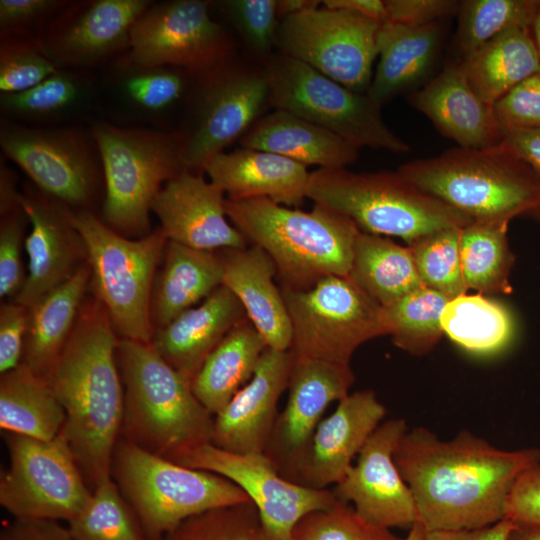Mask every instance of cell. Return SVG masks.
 Segmentation results:
<instances>
[{"instance_id":"1","label":"cell","mask_w":540,"mask_h":540,"mask_svg":"<svg viewBox=\"0 0 540 540\" xmlns=\"http://www.w3.org/2000/svg\"><path fill=\"white\" fill-rule=\"evenodd\" d=\"M394 458L428 532L483 528L504 519L514 482L540 463V450H501L467 431L443 441L415 428L403 435Z\"/></svg>"},{"instance_id":"2","label":"cell","mask_w":540,"mask_h":540,"mask_svg":"<svg viewBox=\"0 0 540 540\" xmlns=\"http://www.w3.org/2000/svg\"><path fill=\"white\" fill-rule=\"evenodd\" d=\"M119 339L97 300L83 303L61 353L43 376L65 411L60 434L93 491L111 477L123 415Z\"/></svg>"},{"instance_id":"3","label":"cell","mask_w":540,"mask_h":540,"mask_svg":"<svg viewBox=\"0 0 540 540\" xmlns=\"http://www.w3.org/2000/svg\"><path fill=\"white\" fill-rule=\"evenodd\" d=\"M226 214L249 244L269 255L282 288L305 290L328 276L350 273L360 230L330 208L314 204L302 211L268 198H226Z\"/></svg>"},{"instance_id":"4","label":"cell","mask_w":540,"mask_h":540,"mask_svg":"<svg viewBox=\"0 0 540 540\" xmlns=\"http://www.w3.org/2000/svg\"><path fill=\"white\" fill-rule=\"evenodd\" d=\"M117 362L123 384L120 437L167 459L210 442L214 415L151 343L119 339Z\"/></svg>"},{"instance_id":"5","label":"cell","mask_w":540,"mask_h":540,"mask_svg":"<svg viewBox=\"0 0 540 540\" xmlns=\"http://www.w3.org/2000/svg\"><path fill=\"white\" fill-rule=\"evenodd\" d=\"M414 186L472 219H503L540 208V177L503 140L484 148H452L401 165Z\"/></svg>"},{"instance_id":"6","label":"cell","mask_w":540,"mask_h":540,"mask_svg":"<svg viewBox=\"0 0 540 540\" xmlns=\"http://www.w3.org/2000/svg\"><path fill=\"white\" fill-rule=\"evenodd\" d=\"M307 198L348 217L362 232L400 237L408 245L474 220L423 192L398 170L356 173L318 168L310 173Z\"/></svg>"},{"instance_id":"7","label":"cell","mask_w":540,"mask_h":540,"mask_svg":"<svg viewBox=\"0 0 540 540\" xmlns=\"http://www.w3.org/2000/svg\"><path fill=\"white\" fill-rule=\"evenodd\" d=\"M111 477L135 512L147 540L163 538L205 511L251 502L227 478L190 468L119 437Z\"/></svg>"},{"instance_id":"8","label":"cell","mask_w":540,"mask_h":540,"mask_svg":"<svg viewBox=\"0 0 540 540\" xmlns=\"http://www.w3.org/2000/svg\"><path fill=\"white\" fill-rule=\"evenodd\" d=\"M91 270L90 286L121 339L150 343L154 334L151 297L156 269L168 239L158 228L129 239L88 210L71 211Z\"/></svg>"},{"instance_id":"9","label":"cell","mask_w":540,"mask_h":540,"mask_svg":"<svg viewBox=\"0 0 540 540\" xmlns=\"http://www.w3.org/2000/svg\"><path fill=\"white\" fill-rule=\"evenodd\" d=\"M92 136L105 182V223L120 234H145L157 194L186 169L185 135L98 124Z\"/></svg>"},{"instance_id":"10","label":"cell","mask_w":540,"mask_h":540,"mask_svg":"<svg viewBox=\"0 0 540 540\" xmlns=\"http://www.w3.org/2000/svg\"><path fill=\"white\" fill-rule=\"evenodd\" d=\"M269 105L316 124L357 148L405 153L409 145L385 123L381 106L311 66L281 54L264 69Z\"/></svg>"},{"instance_id":"11","label":"cell","mask_w":540,"mask_h":540,"mask_svg":"<svg viewBox=\"0 0 540 540\" xmlns=\"http://www.w3.org/2000/svg\"><path fill=\"white\" fill-rule=\"evenodd\" d=\"M281 288L292 329V358L350 364L363 343L387 335L383 307L348 276L305 290Z\"/></svg>"},{"instance_id":"12","label":"cell","mask_w":540,"mask_h":540,"mask_svg":"<svg viewBox=\"0 0 540 540\" xmlns=\"http://www.w3.org/2000/svg\"><path fill=\"white\" fill-rule=\"evenodd\" d=\"M9 453L0 478V504L14 518L74 519L90 502L74 455L59 434L51 440L3 432Z\"/></svg>"},{"instance_id":"13","label":"cell","mask_w":540,"mask_h":540,"mask_svg":"<svg viewBox=\"0 0 540 540\" xmlns=\"http://www.w3.org/2000/svg\"><path fill=\"white\" fill-rule=\"evenodd\" d=\"M382 23L342 9L313 8L281 19L277 45L345 87L366 93Z\"/></svg>"},{"instance_id":"14","label":"cell","mask_w":540,"mask_h":540,"mask_svg":"<svg viewBox=\"0 0 540 540\" xmlns=\"http://www.w3.org/2000/svg\"><path fill=\"white\" fill-rule=\"evenodd\" d=\"M129 47L132 68L168 67L203 78L228 63L233 45L207 2L174 0L147 8L131 29Z\"/></svg>"},{"instance_id":"15","label":"cell","mask_w":540,"mask_h":540,"mask_svg":"<svg viewBox=\"0 0 540 540\" xmlns=\"http://www.w3.org/2000/svg\"><path fill=\"white\" fill-rule=\"evenodd\" d=\"M169 460L221 475L240 487L257 509L266 540H291L303 517L339 500L333 489H315L286 479L264 453L237 454L207 442Z\"/></svg>"},{"instance_id":"16","label":"cell","mask_w":540,"mask_h":540,"mask_svg":"<svg viewBox=\"0 0 540 540\" xmlns=\"http://www.w3.org/2000/svg\"><path fill=\"white\" fill-rule=\"evenodd\" d=\"M201 79L195 124L184 143L185 167L199 173L261 118L270 93L264 70L233 68L227 63Z\"/></svg>"},{"instance_id":"17","label":"cell","mask_w":540,"mask_h":540,"mask_svg":"<svg viewBox=\"0 0 540 540\" xmlns=\"http://www.w3.org/2000/svg\"><path fill=\"white\" fill-rule=\"evenodd\" d=\"M0 145L49 197L71 206H85L91 200L98 176L97 146L82 134L3 122Z\"/></svg>"},{"instance_id":"18","label":"cell","mask_w":540,"mask_h":540,"mask_svg":"<svg viewBox=\"0 0 540 540\" xmlns=\"http://www.w3.org/2000/svg\"><path fill=\"white\" fill-rule=\"evenodd\" d=\"M292 360L287 403L277 415L264 454L283 477L295 482L324 411L349 394L355 376L350 364Z\"/></svg>"},{"instance_id":"19","label":"cell","mask_w":540,"mask_h":540,"mask_svg":"<svg viewBox=\"0 0 540 540\" xmlns=\"http://www.w3.org/2000/svg\"><path fill=\"white\" fill-rule=\"evenodd\" d=\"M406 431L402 419L381 423L359 452L356 464L333 489L340 501L352 502L365 520L387 529L411 528L418 522L413 493L394 458Z\"/></svg>"},{"instance_id":"20","label":"cell","mask_w":540,"mask_h":540,"mask_svg":"<svg viewBox=\"0 0 540 540\" xmlns=\"http://www.w3.org/2000/svg\"><path fill=\"white\" fill-rule=\"evenodd\" d=\"M152 212L168 241L205 251L249 245L228 222L225 193L199 172L185 169L169 180L157 194Z\"/></svg>"},{"instance_id":"21","label":"cell","mask_w":540,"mask_h":540,"mask_svg":"<svg viewBox=\"0 0 540 540\" xmlns=\"http://www.w3.org/2000/svg\"><path fill=\"white\" fill-rule=\"evenodd\" d=\"M20 204L31 230L24 240L28 273L14 301L29 308L85 264L87 252L64 204L31 195H21Z\"/></svg>"},{"instance_id":"22","label":"cell","mask_w":540,"mask_h":540,"mask_svg":"<svg viewBox=\"0 0 540 540\" xmlns=\"http://www.w3.org/2000/svg\"><path fill=\"white\" fill-rule=\"evenodd\" d=\"M292 361L289 350L263 352L249 382L214 415L211 444L237 454L264 453Z\"/></svg>"},{"instance_id":"23","label":"cell","mask_w":540,"mask_h":540,"mask_svg":"<svg viewBox=\"0 0 540 540\" xmlns=\"http://www.w3.org/2000/svg\"><path fill=\"white\" fill-rule=\"evenodd\" d=\"M385 413L373 391L349 393L318 424L295 482L315 489L338 484Z\"/></svg>"},{"instance_id":"24","label":"cell","mask_w":540,"mask_h":540,"mask_svg":"<svg viewBox=\"0 0 540 540\" xmlns=\"http://www.w3.org/2000/svg\"><path fill=\"white\" fill-rule=\"evenodd\" d=\"M446 137L462 148H484L502 140L494 106L471 88L461 61H449L437 76L407 96Z\"/></svg>"},{"instance_id":"25","label":"cell","mask_w":540,"mask_h":540,"mask_svg":"<svg viewBox=\"0 0 540 540\" xmlns=\"http://www.w3.org/2000/svg\"><path fill=\"white\" fill-rule=\"evenodd\" d=\"M217 253L222 285L239 300L267 346L288 351L292 342L291 323L281 288L274 281L277 269L272 259L252 244Z\"/></svg>"},{"instance_id":"26","label":"cell","mask_w":540,"mask_h":540,"mask_svg":"<svg viewBox=\"0 0 540 540\" xmlns=\"http://www.w3.org/2000/svg\"><path fill=\"white\" fill-rule=\"evenodd\" d=\"M245 319L239 300L221 285L199 305L156 329L150 343L168 364L192 382L209 354Z\"/></svg>"},{"instance_id":"27","label":"cell","mask_w":540,"mask_h":540,"mask_svg":"<svg viewBox=\"0 0 540 540\" xmlns=\"http://www.w3.org/2000/svg\"><path fill=\"white\" fill-rule=\"evenodd\" d=\"M204 172L231 200L268 198L297 207L307 198V167L279 154L241 147L213 157Z\"/></svg>"},{"instance_id":"28","label":"cell","mask_w":540,"mask_h":540,"mask_svg":"<svg viewBox=\"0 0 540 540\" xmlns=\"http://www.w3.org/2000/svg\"><path fill=\"white\" fill-rule=\"evenodd\" d=\"M150 5L147 0L94 1L54 36L48 55L74 65L102 60L129 46L133 25Z\"/></svg>"},{"instance_id":"29","label":"cell","mask_w":540,"mask_h":540,"mask_svg":"<svg viewBox=\"0 0 540 540\" xmlns=\"http://www.w3.org/2000/svg\"><path fill=\"white\" fill-rule=\"evenodd\" d=\"M240 143L319 169L346 168L357 160L360 150L329 130L280 109L261 117Z\"/></svg>"},{"instance_id":"30","label":"cell","mask_w":540,"mask_h":540,"mask_svg":"<svg viewBox=\"0 0 540 540\" xmlns=\"http://www.w3.org/2000/svg\"><path fill=\"white\" fill-rule=\"evenodd\" d=\"M441 40L440 22L422 27L382 23L377 36L379 61L368 96L382 106L423 81L436 61Z\"/></svg>"},{"instance_id":"31","label":"cell","mask_w":540,"mask_h":540,"mask_svg":"<svg viewBox=\"0 0 540 540\" xmlns=\"http://www.w3.org/2000/svg\"><path fill=\"white\" fill-rule=\"evenodd\" d=\"M163 259L151 297L154 331L166 326L222 285V267L217 251L199 250L168 241Z\"/></svg>"},{"instance_id":"32","label":"cell","mask_w":540,"mask_h":540,"mask_svg":"<svg viewBox=\"0 0 540 540\" xmlns=\"http://www.w3.org/2000/svg\"><path fill=\"white\" fill-rule=\"evenodd\" d=\"M88 261L69 279L29 307L21 363L44 376L68 341L90 285Z\"/></svg>"},{"instance_id":"33","label":"cell","mask_w":540,"mask_h":540,"mask_svg":"<svg viewBox=\"0 0 540 540\" xmlns=\"http://www.w3.org/2000/svg\"><path fill=\"white\" fill-rule=\"evenodd\" d=\"M268 348L249 319L235 326L209 354L194 376L196 398L213 415L252 378Z\"/></svg>"},{"instance_id":"34","label":"cell","mask_w":540,"mask_h":540,"mask_svg":"<svg viewBox=\"0 0 540 540\" xmlns=\"http://www.w3.org/2000/svg\"><path fill=\"white\" fill-rule=\"evenodd\" d=\"M460 61L471 88L492 106L540 71V55L530 29L506 31Z\"/></svg>"},{"instance_id":"35","label":"cell","mask_w":540,"mask_h":540,"mask_svg":"<svg viewBox=\"0 0 540 540\" xmlns=\"http://www.w3.org/2000/svg\"><path fill=\"white\" fill-rule=\"evenodd\" d=\"M64 422V408L43 376L22 363L1 374L2 432L51 440L60 434Z\"/></svg>"},{"instance_id":"36","label":"cell","mask_w":540,"mask_h":540,"mask_svg":"<svg viewBox=\"0 0 540 540\" xmlns=\"http://www.w3.org/2000/svg\"><path fill=\"white\" fill-rule=\"evenodd\" d=\"M349 277L382 306L424 287L408 246L362 231L355 240Z\"/></svg>"},{"instance_id":"37","label":"cell","mask_w":540,"mask_h":540,"mask_svg":"<svg viewBox=\"0 0 540 540\" xmlns=\"http://www.w3.org/2000/svg\"><path fill=\"white\" fill-rule=\"evenodd\" d=\"M510 221L475 219L461 229L460 255L465 284L480 294H510L515 262L508 238Z\"/></svg>"},{"instance_id":"38","label":"cell","mask_w":540,"mask_h":540,"mask_svg":"<svg viewBox=\"0 0 540 540\" xmlns=\"http://www.w3.org/2000/svg\"><path fill=\"white\" fill-rule=\"evenodd\" d=\"M441 325L451 340L476 354L503 349L515 330L510 310L480 293H466L449 300L441 314Z\"/></svg>"},{"instance_id":"39","label":"cell","mask_w":540,"mask_h":540,"mask_svg":"<svg viewBox=\"0 0 540 540\" xmlns=\"http://www.w3.org/2000/svg\"><path fill=\"white\" fill-rule=\"evenodd\" d=\"M448 301L424 286L382 306L387 335L395 346L412 355L428 353L444 334L441 314Z\"/></svg>"},{"instance_id":"40","label":"cell","mask_w":540,"mask_h":540,"mask_svg":"<svg viewBox=\"0 0 540 540\" xmlns=\"http://www.w3.org/2000/svg\"><path fill=\"white\" fill-rule=\"evenodd\" d=\"M538 0H466L458 9L456 47L462 59L512 29H531Z\"/></svg>"},{"instance_id":"41","label":"cell","mask_w":540,"mask_h":540,"mask_svg":"<svg viewBox=\"0 0 540 540\" xmlns=\"http://www.w3.org/2000/svg\"><path fill=\"white\" fill-rule=\"evenodd\" d=\"M68 523L74 540H147L112 477L96 486L88 505Z\"/></svg>"},{"instance_id":"42","label":"cell","mask_w":540,"mask_h":540,"mask_svg":"<svg viewBox=\"0 0 540 540\" xmlns=\"http://www.w3.org/2000/svg\"><path fill=\"white\" fill-rule=\"evenodd\" d=\"M458 227L425 235L408 245L422 284L451 300L466 294Z\"/></svg>"},{"instance_id":"43","label":"cell","mask_w":540,"mask_h":540,"mask_svg":"<svg viewBox=\"0 0 540 540\" xmlns=\"http://www.w3.org/2000/svg\"><path fill=\"white\" fill-rule=\"evenodd\" d=\"M163 540H266L252 502L220 507L194 515Z\"/></svg>"},{"instance_id":"44","label":"cell","mask_w":540,"mask_h":540,"mask_svg":"<svg viewBox=\"0 0 540 540\" xmlns=\"http://www.w3.org/2000/svg\"><path fill=\"white\" fill-rule=\"evenodd\" d=\"M291 540H404L361 517L354 507L338 500L326 509L303 517Z\"/></svg>"},{"instance_id":"45","label":"cell","mask_w":540,"mask_h":540,"mask_svg":"<svg viewBox=\"0 0 540 540\" xmlns=\"http://www.w3.org/2000/svg\"><path fill=\"white\" fill-rule=\"evenodd\" d=\"M81 86L75 77L57 71L39 84L17 93H2L1 107L8 113L27 117L59 114L80 98Z\"/></svg>"},{"instance_id":"46","label":"cell","mask_w":540,"mask_h":540,"mask_svg":"<svg viewBox=\"0 0 540 540\" xmlns=\"http://www.w3.org/2000/svg\"><path fill=\"white\" fill-rule=\"evenodd\" d=\"M223 7L252 53L269 61L280 24L277 1L230 0L223 2Z\"/></svg>"},{"instance_id":"47","label":"cell","mask_w":540,"mask_h":540,"mask_svg":"<svg viewBox=\"0 0 540 540\" xmlns=\"http://www.w3.org/2000/svg\"><path fill=\"white\" fill-rule=\"evenodd\" d=\"M57 71L54 60L33 44L11 41L1 45V93H17L27 90Z\"/></svg>"},{"instance_id":"48","label":"cell","mask_w":540,"mask_h":540,"mask_svg":"<svg viewBox=\"0 0 540 540\" xmlns=\"http://www.w3.org/2000/svg\"><path fill=\"white\" fill-rule=\"evenodd\" d=\"M185 74L168 67L134 68L123 82L124 92L139 108L150 112L164 111L185 92Z\"/></svg>"},{"instance_id":"49","label":"cell","mask_w":540,"mask_h":540,"mask_svg":"<svg viewBox=\"0 0 540 540\" xmlns=\"http://www.w3.org/2000/svg\"><path fill=\"white\" fill-rule=\"evenodd\" d=\"M25 213L22 208L5 216L0 226V296L14 299L26 280L22 246Z\"/></svg>"},{"instance_id":"50","label":"cell","mask_w":540,"mask_h":540,"mask_svg":"<svg viewBox=\"0 0 540 540\" xmlns=\"http://www.w3.org/2000/svg\"><path fill=\"white\" fill-rule=\"evenodd\" d=\"M494 110L501 127L540 129V71L510 90Z\"/></svg>"},{"instance_id":"51","label":"cell","mask_w":540,"mask_h":540,"mask_svg":"<svg viewBox=\"0 0 540 540\" xmlns=\"http://www.w3.org/2000/svg\"><path fill=\"white\" fill-rule=\"evenodd\" d=\"M29 308L16 302H7L0 309V373L21 364L28 327Z\"/></svg>"},{"instance_id":"52","label":"cell","mask_w":540,"mask_h":540,"mask_svg":"<svg viewBox=\"0 0 540 540\" xmlns=\"http://www.w3.org/2000/svg\"><path fill=\"white\" fill-rule=\"evenodd\" d=\"M505 518L515 524L540 525V463L524 470L506 500Z\"/></svg>"},{"instance_id":"53","label":"cell","mask_w":540,"mask_h":540,"mask_svg":"<svg viewBox=\"0 0 540 540\" xmlns=\"http://www.w3.org/2000/svg\"><path fill=\"white\" fill-rule=\"evenodd\" d=\"M387 21L422 27L458 13L460 2L453 0H386Z\"/></svg>"},{"instance_id":"54","label":"cell","mask_w":540,"mask_h":540,"mask_svg":"<svg viewBox=\"0 0 540 540\" xmlns=\"http://www.w3.org/2000/svg\"><path fill=\"white\" fill-rule=\"evenodd\" d=\"M0 540H74L68 527L58 520L14 518L5 524Z\"/></svg>"},{"instance_id":"55","label":"cell","mask_w":540,"mask_h":540,"mask_svg":"<svg viewBox=\"0 0 540 540\" xmlns=\"http://www.w3.org/2000/svg\"><path fill=\"white\" fill-rule=\"evenodd\" d=\"M59 2L51 0H1L2 30L29 24L52 10Z\"/></svg>"},{"instance_id":"56","label":"cell","mask_w":540,"mask_h":540,"mask_svg":"<svg viewBox=\"0 0 540 540\" xmlns=\"http://www.w3.org/2000/svg\"><path fill=\"white\" fill-rule=\"evenodd\" d=\"M501 138L540 177V129L501 127Z\"/></svg>"},{"instance_id":"57","label":"cell","mask_w":540,"mask_h":540,"mask_svg":"<svg viewBox=\"0 0 540 540\" xmlns=\"http://www.w3.org/2000/svg\"><path fill=\"white\" fill-rule=\"evenodd\" d=\"M515 523L507 518L477 529L428 531L424 540H507Z\"/></svg>"},{"instance_id":"58","label":"cell","mask_w":540,"mask_h":540,"mask_svg":"<svg viewBox=\"0 0 540 540\" xmlns=\"http://www.w3.org/2000/svg\"><path fill=\"white\" fill-rule=\"evenodd\" d=\"M322 5L332 9H342L376 20L387 21V9L382 0H325Z\"/></svg>"},{"instance_id":"59","label":"cell","mask_w":540,"mask_h":540,"mask_svg":"<svg viewBox=\"0 0 540 540\" xmlns=\"http://www.w3.org/2000/svg\"><path fill=\"white\" fill-rule=\"evenodd\" d=\"M21 194L15 189V177L12 171L1 164L0 170V211L7 216L21 209Z\"/></svg>"},{"instance_id":"60","label":"cell","mask_w":540,"mask_h":540,"mask_svg":"<svg viewBox=\"0 0 540 540\" xmlns=\"http://www.w3.org/2000/svg\"><path fill=\"white\" fill-rule=\"evenodd\" d=\"M321 2L316 0H277L278 16L283 19L306 10L317 8Z\"/></svg>"},{"instance_id":"61","label":"cell","mask_w":540,"mask_h":540,"mask_svg":"<svg viewBox=\"0 0 540 540\" xmlns=\"http://www.w3.org/2000/svg\"><path fill=\"white\" fill-rule=\"evenodd\" d=\"M507 540H540V525L515 524Z\"/></svg>"},{"instance_id":"62","label":"cell","mask_w":540,"mask_h":540,"mask_svg":"<svg viewBox=\"0 0 540 540\" xmlns=\"http://www.w3.org/2000/svg\"><path fill=\"white\" fill-rule=\"evenodd\" d=\"M426 530L419 523H415L409 530L407 537L404 540H424Z\"/></svg>"},{"instance_id":"63","label":"cell","mask_w":540,"mask_h":540,"mask_svg":"<svg viewBox=\"0 0 540 540\" xmlns=\"http://www.w3.org/2000/svg\"><path fill=\"white\" fill-rule=\"evenodd\" d=\"M532 29H533V32H534L533 39H534V42L536 44L538 53L540 55V5H539V8L537 10L535 19L533 21Z\"/></svg>"},{"instance_id":"64","label":"cell","mask_w":540,"mask_h":540,"mask_svg":"<svg viewBox=\"0 0 540 540\" xmlns=\"http://www.w3.org/2000/svg\"><path fill=\"white\" fill-rule=\"evenodd\" d=\"M530 217H532L533 219L537 220V221H540V208L532 211L530 214H528Z\"/></svg>"}]
</instances>
